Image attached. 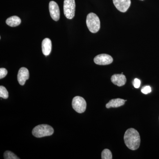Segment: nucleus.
I'll list each match as a JSON object with an SVG mask.
<instances>
[{"instance_id": "4468645a", "label": "nucleus", "mask_w": 159, "mask_h": 159, "mask_svg": "<svg viewBox=\"0 0 159 159\" xmlns=\"http://www.w3.org/2000/svg\"><path fill=\"white\" fill-rule=\"evenodd\" d=\"M101 158L102 159H112V155L109 149H105L102 151L101 154Z\"/></svg>"}, {"instance_id": "a211bd4d", "label": "nucleus", "mask_w": 159, "mask_h": 159, "mask_svg": "<svg viewBox=\"0 0 159 159\" xmlns=\"http://www.w3.org/2000/svg\"><path fill=\"white\" fill-rule=\"evenodd\" d=\"M8 74V71L5 68L0 69V79H2L4 78Z\"/></svg>"}, {"instance_id": "f257e3e1", "label": "nucleus", "mask_w": 159, "mask_h": 159, "mask_svg": "<svg viewBox=\"0 0 159 159\" xmlns=\"http://www.w3.org/2000/svg\"><path fill=\"white\" fill-rule=\"evenodd\" d=\"M124 140L125 145L131 150H136L140 146L141 143L140 134L139 132L134 129H128L125 131Z\"/></svg>"}, {"instance_id": "aec40b11", "label": "nucleus", "mask_w": 159, "mask_h": 159, "mask_svg": "<svg viewBox=\"0 0 159 159\" xmlns=\"http://www.w3.org/2000/svg\"><path fill=\"white\" fill-rule=\"evenodd\" d=\"M141 1H144V0H141Z\"/></svg>"}, {"instance_id": "9b49d317", "label": "nucleus", "mask_w": 159, "mask_h": 159, "mask_svg": "<svg viewBox=\"0 0 159 159\" xmlns=\"http://www.w3.org/2000/svg\"><path fill=\"white\" fill-rule=\"evenodd\" d=\"M52 49V43L51 40L49 38L44 39L42 43V50L43 54L45 56H48L50 54Z\"/></svg>"}, {"instance_id": "ddd939ff", "label": "nucleus", "mask_w": 159, "mask_h": 159, "mask_svg": "<svg viewBox=\"0 0 159 159\" xmlns=\"http://www.w3.org/2000/svg\"><path fill=\"white\" fill-rule=\"evenodd\" d=\"M21 22V20L20 19L16 16L8 18L6 20V24L11 27H16L19 25Z\"/></svg>"}, {"instance_id": "2eb2a0df", "label": "nucleus", "mask_w": 159, "mask_h": 159, "mask_svg": "<svg viewBox=\"0 0 159 159\" xmlns=\"http://www.w3.org/2000/svg\"><path fill=\"white\" fill-rule=\"evenodd\" d=\"M0 97L3 99H7L9 97V93L6 88L3 86H0Z\"/></svg>"}, {"instance_id": "f03ea898", "label": "nucleus", "mask_w": 159, "mask_h": 159, "mask_svg": "<svg viewBox=\"0 0 159 159\" xmlns=\"http://www.w3.org/2000/svg\"><path fill=\"white\" fill-rule=\"evenodd\" d=\"M86 25L89 31L96 33L100 28V22L99 17L95 13L91 12L87 16Z\"/></svg>"}, {"instance_id": "7ed1b4c3", "label": "nucleus", "mask_w": 159, "mask_h": 159, "mask_svg": "<svg viewBox=\"0 0 159 159\" xmlns=\"http://www.w3.org/2000/svg\"><path fill=\"white\" fill-rule=\"evenodd\" d=\"M54 129L47 124H42L35 126L32 130V134L36 138L49 136L54 133Z\"/></svg>"}, {"instance_id": "39448f33", "label": "nucleus", "mask_w": 159, "mask_h": 159, "mask_svg": "<svg viewBox=\"0 0 159 159\" xmlns=\"http://www.w3.org/2000/svg\"><path fill=\"white\" fill-rule=\"evenodd\" d=\"M86 102L83 97L77 96L73 99L72 107L77 112L79 113L84 112L86 109Z\"/></svg>"}, {"instance_id": "9d476101", "label": "nucleus", "mask_w": 159, "mask_h": 159, "mask_svg": "<svg viewBox=\"0 0 159 159\" xmlns=\"http://www.w3.org/2000/svg\"><path fill=\"white\" fill-rule=\"evenodd\" d=\"M111 81L115 85L121 87L125 85L126 82V78L123 74H114L111 77Z\"/></svg>"}, {"instance_id": "f3484780", "label": "nucleus", "mask_w": 159, "mask_h": 159, "mask_svg": "<svg viewBox=\"0 0 159 159\" xmlns=\"http://www.w3.org/2000/svg\"><path fill=\"white\" fill-rule=\"evenodd\" d=\"M151 88L149 86H146L144 87L141 89V92L144 94L149 93L151 92Z\"/></svg>"}, {"instance_id": "20e7f679", "label": "nucleus", "mask_w": 159, "mask_h": 159, "mask_svg": "<svg viewBox=\"0 0 159 159\" xmlns=\"http://www.w3.org/2000/svg\"><path fill=\"white\" fill-rule=\"evenodd\" d=\"M76 4L75 0H64V13L66 17L72 19L75 16Z\"/></svg>"}, {"instance_id": "1a4fd4ad", "label": "nucleus", "mask_w": 159, "mask_h": 159, "mask_svg": "<svg viewBox=\"0 0 159 159\" xmlns=\"http://www.w3.org/2000/svg\"><path fill=\"white\" fill-rule=\"evenodd\" d=\"M29 70L25 67H22L19 70L17 75V80L21 85H24L26 80L29 79Z\"/></svg>"}, {"instance_id": "423d86ee", "label": "nucleus", "mask_w": 159, "mask_h": 159, "mask_svg": "<svg viewBox=\"0 0 159 159\" xmlns=\"http://www.w3.org/2000/svg\"><path fill=\"white\" fill-rule=\"evenodd\" d=\"M113 61L112 57L107 54H99L94 58V62L98 65H107L112 63Z\"/></svg>"}, {"instance_id": "6ab92c4d", "label": "nucleus", "mask_w": 159, "mask_h": 159, "mask_svg": "<svg viewBox=\"0 0 159 159\" xmlns=\"http://www.w3.org/2000/svg\"><path fill=\"white\" fill-rule=\"evenodd\" d=\"M133 84L135 88H139L140 87V85H141V80L138 79V78H135V79L134 80Z\"/></svg>"}, {"instance_id": "f8f14e48", "label": "nucleus", "mask_w": 159, "mask_h": 159, "mask_svg": "<svg viewBox=\"0 0 159 159\" xmlns=\"http://www.w3.org/2000/svg\"><path fill=\"white\" fill-rule=\"evenodd\" d=\"M125 101H126L124 99H119V98L112 99L106 104V107L107 108H110L111 107H119L124 105Z\"/></svg>"}, {"instance_id": "6e6552de", "label": "nucleus", "mask_w": 159, "mask_h": 159, "mask_svg": "<svg viewBox=\"0 0 159 159\" xmlns=\"http://www.w3.org/2000/svg\"><path fill=\"white\" fill-rule=\"evenodd\" d=\"M49 11L51 18L54 20L57 21L60 18V10L58 5L56 2L51 1L49 3Z\"/></svg>"}, {"instance_id": "0eeeda50", "label": "nucleus", "mask_w": 159, "mask_h": 159, "mask_svg": "<svg viewBox=\"0 0 159 159\" xmlns=\"http://www.w3.org/2000/svg\"><path fill=\"white\" fill-rule=\"evenodd\" d=\"M113 2L116 8L122 12H126L131 5L130 0H113Z\"/></svg>"}, {"instance_id": "dca6fc26", "label": "nucleus", "mask_w": 159, "mask_h": 159, "mask_svg": "<svg viewBox=\"0 0 159 159\" xmlns=\"http://www.w3.org/2000/svg\"><path fill=\"white\" fill-rule=\"evenodd\" d=\"M4 158L5 159H19L14 153L9 151H6L5 152L4 155Z\"/></svg>"}]
</instances>
